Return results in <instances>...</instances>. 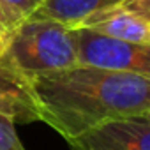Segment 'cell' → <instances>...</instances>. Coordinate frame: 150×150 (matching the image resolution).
Here are the masks:
<instances>
[{"instance_id": "cell-1", "label": "cell", "mask_w": 150, "mask_h": 150, "mask_svg": "<svg viewBox=\"0 0 150 150\" xmlns=\"http://www.w3.org/2000/svg\"><path fill=\"white\" fill-rule=\"evenodd\" d=\"M41 122L67 143L117 118L150 111V76L74 65L30 80Z\"/></svg>"}, {"instance_id": "cell-6", "label": "cell", "mask_w": 150, "mask_h": 150, "mask_svg": "<svg viewBox=\"0 0 150 150\" xmlns=\"http://www.w3.org/2000/svg\"><path fill=\"white\" fill-rule=\"evenodd\" d=\"M78 27L90 28L108 37L127 41V42L150 44V23L136 16L134 13L124 9L122 6H113L97 11L88 18H85Z\"/></svg>"}, {"instance_id": "cell-4", "label": "cell", "mask_w": 150, "mask_h": 150, "mask_svg": "<svg viewBox=\"0 0 150 150\" xmlns=\"http://www.w3.org/2000/svg\"><path fill=\"white\" fill-rule=\"evenodd\" d=\"M69 145L72 150H150V120L145 115L110 120Z\"/></svg>"}, {"instance_id": "cell-7", "label": "cell", "mask_w": 150, "mask_h": 150, "mask_svg": "<svg viewBox=\"0 0 150 150\" xmlns=\"http://www.w3.org/2000/svg\"><path fill=\"white\" fill-rule=\"evenodd\" d=\"M124 2L125 0H42L32 16L51 18L71 28H76L90 14Z\"/></svg>"}, {"instance_id": "cell-10", "label": "cell", "mask_w": 150, "mask_h": 150, "mask_svg": "<svg viewBox=\"0 0 150 150\" xmlns=\"http://www.w3.org/2000/svg\"><path fill=\"white\" fill-rule=\"evenodd\" d=\"M120 6L150 23V0H125Z\"/></svg>"}, {"instance_id": "cell-3", "label": "cell", "mask_w": 150, "mask_h": 150, "mask_svg": "<svg viewBox=\"0 0 150 150\" xmlns=\"http://www.w3.org/2000/svg\"><path fill=\"white\" fill-rule=\"evenodd\" d=\"M80 65L150 76V44L127 42L90 28H74Z\"/></svg>"}, {"instance_id": "cell-9", "label": "cell", "mask_w": 150, "mask_h": 150, "mask_svg": "<svg viewBox=\"0 0 150 150\" xmlns=\"http://www.w3.org/2000/svg\"><path fill=\"white\" fill-rule=\"evenodd\" d=\"M0 150H27L16 132V124L0 113Z\"/></svg>"}, {"instance_id": "cell-2", "label": "cell", "mask_w": 150, "mask_h": 150, "mask_svg": "<svg viewBox=\"0 0 150 150\" xmlns=\"http://www.w3.org/2000/svg\"><path fill=\"white\" fill-rule=\"evenodd\" d=\"M4 53L28 80L78 65L74 28L51 18H27L6 35Z\"/></svg>"}, {"instance_id": "cell-12", "label": "cell", "mask_w": 150, "mask_h": 150, "mask_svg": "<svg viewBox=\"0 0 150 150\" xmlns=\"http://www.w3.org/2000/svg\"><path fill=\"white\" fill-rule=\"evenodd\" d=\"M145 117H146V118H148V120H150V111H148V113H146V115H145Z\"/></svg>"}, {"instance_id": "cell-5", "label": "cell", "mask_w": 150, "mask_h": 150, "mask_svg": "<svg viewBox=\"0 0 150 150\" xmlns=\"http://www.w3.org/2000/svg\"><path fill=\"white\" fill-rule=\"evenodd\" d=\"M0 113L14 124L41 120L30 80L11 64L4 50H0Z\"/></svg>"}, {"instance_id": "cell-13", "label": "cell", "mask_w": 150, "mask_h": 150, "mask_svg": "<svg viewBox=\"0 0 150 150\" xmlns=\"http://www.w3.org/2000/svg\"><path fill=\"white\" fill-rule=\"evenodd\" d=\"M41 2H42V0H41Z\"/></svg>"}, {"instance_id": "cell-8", "label": "cell", "mask_w": 150, "mask_h": 150, "mask_svg": "<svg viewBox=\"0 0 150 150\" xmlns=\"http://www.w3.org/2000/svg\"><path fill=\"white\" fill-rule=\"evenodd\" d=\"M39 4L41 0H0V30L4 35L30 18Z\"/></svg>"}, {"instance_id": "cell-11", "label": "cell", "mask_w": 150, "mask_h": 150, "mask_svg": "<svg viewBox=\"0 0 150 150\" xmlns=\"http://www.w3.org/2000/svg\"><path fill=\"white\" fill-rule=\"evenodd\" d=\"M4 44H6V35H4L2 30H0V50H4Z\"/></svg>"}]
</instances>
